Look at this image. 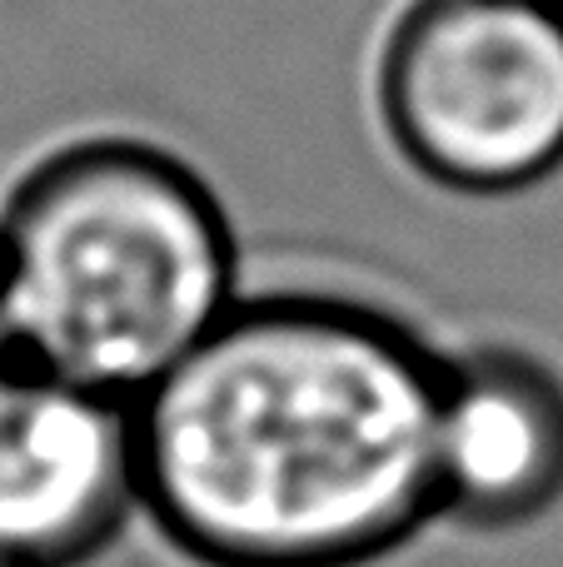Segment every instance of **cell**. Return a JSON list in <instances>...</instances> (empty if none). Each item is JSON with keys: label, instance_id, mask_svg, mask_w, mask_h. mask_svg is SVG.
<instances>
[{"label": "cell", "instance_id": "cell-1", "mask_svg": "<svg viewBox=\"0 0 563 567\" xmlns=\"http://www.w3.org/2000/svg\"><path fill=\"white\" fill-rule=\"evenodd\" d=\"M444 353L335 293L239 299L135 399L140 513L199 567H369L439 523Z\"/></svg>", "mask_w": 563, "mask_h": 567}, {"label": "cell", "instance_id": "cell-2", "mask_svg": "<svg viewBox=\"0 0 563 567\" xmlns=\"http://www.w3.org/2000/svg\"><path fill=\"white\" fill-rule=\"evenodd\" d=\"M239 293L215 189L145 140H80L0 205V303L25 369L135 403Z\"/></svg>", "mask_w": 563, "mask_h": 567}, {"label": "cell", "instance_id": "cell-3", "mask_svg": "<svg viewBox=\"0 0 563 567\" xmlns=\"http://www.w3.org/2000/svg\"><path fill=\"white\" fill-rule=\"evenodd\" d=\"M375 105L409 169L449 195H519L563 169V10L405 0L375 60Z\"/></svg>", "mask_w": 563, "mask_h": 567}, {"label": "cell", "instance_id": "cell-4", "mask_svg": "<svg viewBox=\"0 0 563 567\" xmlns=\"http://www.w3.org/2000/svg\"><path fill=\"white\" fill-rule=\"evenodd\" d=\"M130 513L135 403L20 363L0 383V567H85Z\"/></svg>", "mask_w": 563, "mask_h": 567}, {"label": "cell", "instance_id": "cell-5", "mask_svg": "<svg viewBox=\"0 0 563 567\" xmlns=\"http://www.w3.org/2000/svg\"><path fill=\"white\" fill-rule=\"evenodd\" d=\"M439 523L514 533L563 503V373L509 343L444 363L434 423Z\"/></svg>", "mask_w": 563, "mask_h": 567}, {"label": "cell", "instance_id": "cell-6", "mask_svg": "<svg viewBox=\"0 0 563 567\" xmlns=\"http://www.w3.org/2000/svg\"><path fill=\"white\" fill-rule=\"evenodd\" d=\"M20 369V349H16V333H10V319H6V303H0V383Z\"/></svg>", "mask_w": 563, "mask_h": 567}, {"label": "cell", "instance_id": "cell-7", "mask_svg": "<svg viewBox=\"0 0 563 567\" xmlns=\"http://www.w3.org/2000/svg\"><path fill=\"white\" fill-rule=\"evenodd\" d=\"M534 6H549V10H563V0H534Z\"/></svg>", "mask_w": 563, "mask_h": 567}]
</instances>
